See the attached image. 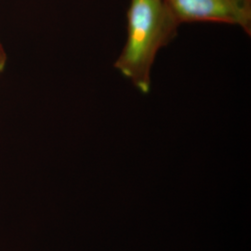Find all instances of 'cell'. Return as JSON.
I'll use <instances>...</instances> for the list:
<instances>
[{
	"label": "cell",
	"instance_id": "obj_1",
	"mask_svg": "<svg viewBox=\"0 0 251 251\" xmlns=\"http://www.w3.org/2000/svg\"><path fill=\"white\" fill-rule=\"evenodd\" d=\"M179 26L165 0H130L126 39L114 67L140 92L149 93L156 56L176 37Z\"/></svg>",
	"mask_w": 251,
	"mask_h": 251
},
{
	"label": "cell",
	"instance_id": "obj_2",
	"mask_svg": "<svg viewBox=\"0 0 251 251\" xmlns=\"http://www.w3.org/2000/svg\"><path fill=\"white\" fill-rule=\"evenodd\" d=\"M179 25L218 23L251 35V0H165Z\"/></svg>",
	"mask_w": 251,
	"mask_h": 251
},
{
	"label": "cell",
	"instance_id": "obj_3",
	"mask_svg": "<svg viewBox=\"0 0 251 251\" xmlns=\"http://www.w3.org/2000/svg\"><path fill=\"white\" fill-rule=\"evenodd\" d=\"M7 60H8V55L5 50V48L2 44L1 40H0V75L4 71L6 64H7Z\"/></svg>",
	"mask_w": 251,
	"mask_h": 251
}]
</instances>
